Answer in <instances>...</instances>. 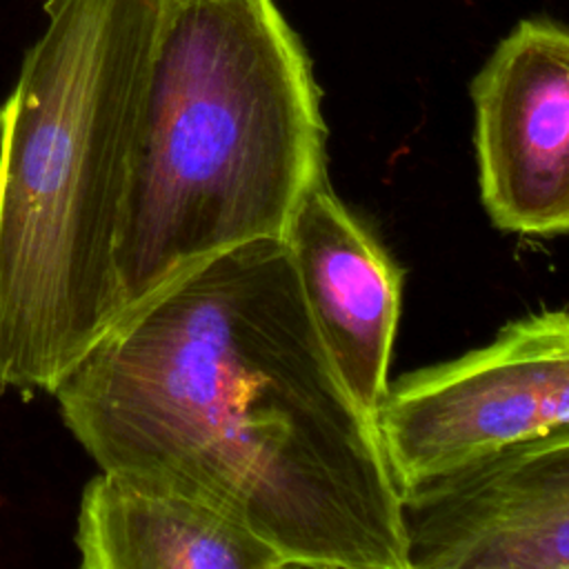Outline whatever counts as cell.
Returning <instances> with one entry per match:
<instances>
[{
    "label": "cell",
    "mask_w": 569,
    "mask_h": 569,
    "mask_svg": "<svg viewBox=\"0 0 569 569\" xmlns=\"http://www.w3.org/2000/svg\"><path fill=\"white\" fill-rule=\"evenodd\" d=\"M164 0H44L0 107V389L53 393L122 313L116 251Z\"/></svg>",
    "instance_id": "7a4b0ae2"
},
{
    "label": "cell",
    "mask_w": 569,
    "mask_h": 569,
    "mask_svg": "<svg viewBox=\"0 0 569 569\" xmlns=\"http://www.w3.org/2000/svg\"><path fill=\"white\" fill-rule=\"evenodd\" d=\"M373 422L400 493L569 427V309L389 382Z\"/></svg>",
    "instance_id": "277c9868"
},
{
    "label": "cell",
    "mask_w": 569,
    "mask_h": 569,
    "mask_svg": "<svg viewBox=\"0 0 569 569\" xmlns=\"http://www.w3.org/2000/svg\"><path fill=\"white\" fill-rule=\"evenodd\" d=\"M325 138L273 0H164L116 251L122 313L229 249L284 240L327 176Z\"/></svg>",
    "instance_id": "3957f363"
},
{
    "label": "cell",
    "mask_w": 569,
    "mask_h": 569,
    "mask_svg": "<svg viewBox=\"0 0 569 569\" xmlns=\"http://www.w3.org/2000/svg\"><path fill=\"white\" fill-rule=\"evenodd\" d=\"M480 198L493 227L569 231V27L520 20L471 80Z\"/></svg>",
    "instance_id": "5b68a950"
},
{
    "label": "cell",
    "mask_w": 569,
    "mask_h": 569,
    "mask_svg": "<svg viewBox=\"0 0 569 569\" xmlns=\"http://www.w3.org/2000/svg\"><path fill=\"white\" fill-rule=\"evenodd\" d=\"M76 547L84 569H284L258 533L209 498L109 469L82 491Z\"/></svg>",
    "instance_id": "ba28073f"
},
{
    "label": "cell",
    "mask_w": 569,
    "mask_h": 569,
    "mask_svg": "<svg viewBox=\"0 0 569 569\" xmlns=\"http://www.w3.org/2000/svg\"><path fill=\"white\" fill-rule=\"evenodd\" d=\"M284 244L318 336L351 398L376 416L387 387L402 273L322 176L298 202Z\"/></svg>",
    "instance_id": "52a82bcc"
},
{
    "label": "cell",
    "mask_w": 569,
    "mask_h": 569,
    "mask_svg": "<svg viewBox=\"0 0 569 569\" xmlns=\"http://www.w3.org/2000/svg\"><path fill=\"white\" fill-rule=\"evenodd\" d=\"M409 569H569V427L402 491Z\"/></svg>",
    "instance_id": "8992f818"
},
{
    "label": "cell",
    "mask_w": 569,
    "mask_h": 569,
    "mask_svg": "<svg viewBox=\"0 0 569 569\" xmlns=\"http://www.w3.org/2000/svg\"><path fill=\"white\" fill-rule=\"evenodd\" d=\"M51 396L100 469L209 498L284 567L409 569L400 487L284 240L229 249L124 311Z\"/></svg>",
    "instance_id": "6da1fadb"
}]
</instances>
